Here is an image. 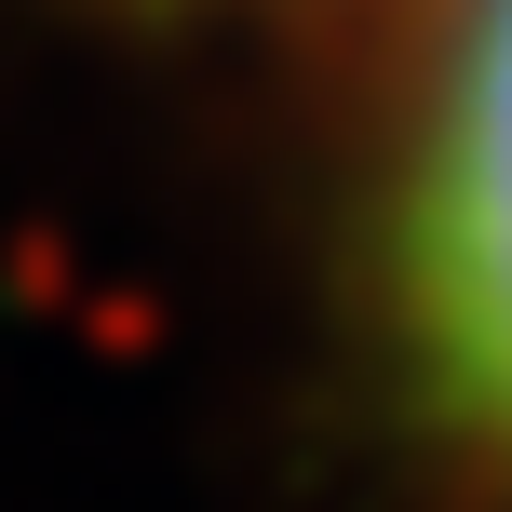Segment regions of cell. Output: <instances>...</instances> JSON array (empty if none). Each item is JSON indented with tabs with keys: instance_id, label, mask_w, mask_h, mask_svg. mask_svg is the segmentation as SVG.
I'll return each instance as SVG.
<instances>
[{
	"instance_id": "1",
	"label": "cell",
	"mask_w": 512,
	"mask_h": 512,
	"mask_svg": "<svg viewBox=\"0 0 512 512\" xmlns=\"http://www.w3.org/2000/svg\"><path fill=\"white\" fill-rule=\"evenodd\" d=\"M378 297L432 432L512 486V0H472L391 162Z\"/></svg>"
}]
</instances>
